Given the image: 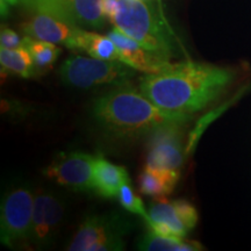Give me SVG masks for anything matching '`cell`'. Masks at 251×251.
I'll return each mask as SVG.
<instances>
[{
  "instance_id": "cell-1",
  "label": "cell",
  "mask_w": 251,
  "mask_h": 251,
  "mask_svg": "<svg viewBox=\"0 0 251 251\" xmlns=\"http://www.w3.org/2000/svg\"><path fill=\"white\" fill-rule=\"evenodd\" d=\"M234 79L231 69L186 61L147 75L140 80V91L161 108L193 114L215 101Z\"/></svg>"
},
{
  "instance_id": "cell-2",
  "label": "cell",
  "mask_w": 251,
  "mask_h": 251,
  "mask_svg": "<svg viewBox=\"0 0 251 251\" xmlns=\"http://www.w3.org/2000/svg\"><path fill=\"white\" fill-rule=\"evenodd\" d=\"M93 119L99 127L115 139H139L159 128L187 124L192 114L161 108L128 85L115 86L94 101Z\"/></svg>"
},
{
  "instance_id": "cell-3",
  "label": "cell",
  "mask_w": 251,
  "mask_h": 251,
  "mask_svg": "<svg viewBox=\"0 0 251 251\" xmlns=\"http://www.w3.org/2000/svg\"><path fill=\"white\" fill-rule=\"evenodd\" d=\"M109 21L122 33L165 61L185 54L161 0H118Z\"/></svg>"
},
{
  "instance_id": "cell-4",
  "label": "cell",
  "mask_w": 251,
  "mask_h": 251,
  "mask_svg": "<svg viewBox=\"0 0 251 251\" xmlns=\"http://www.w3.org/2000/svg\"><path fill=\"white\" fill-rule=\"evenodd\" d=\"M135 69L121 61H105L74 55L59 68V79L65 85L80 90L101 86L128 85Z\"/></svg>"
},
{
  "instance_id": "cell-5",
  "label": "cell",
  "mask_w": 251,
  "mask_h": 251,
  "mask_svg": "<svg viewBox=\"0 0 251 251\" xmlns=\"http://www.w3.org/2000/svg\"><path fill=\"white\" fill-rule=\"evenodd\" d=\"M134 224L118 213L86 216L68 244L70 251H121Z\"/></svg>"
},
{
  "instance_id": "cell-6",
  "label": "cell",
  "mask_w": 251,
  "mask_h": 251,
  "mask_svg": "<svg viewBox=\"0 0 251 251\" xmlns=\"http://www.w3.org/2000/svg\"><path fill=\"white\" fill-rule=\"evenodd\" d=\"M34 197L29 185H13L4 194L0 211V237L8 248L30 246Z\"/></svg>"
},
{
  "instance_id": "cell-7",
  "label": "cell",
  "mask_w": 251,
  "mask_h": 251,
  "mask_svg": "<svg viewBox=\"0 0 251 251\" xmlns=\"http://www.w3.org/2000/svg\"><path fill=\"white\" fill-rule=\"evenodd\" d=\"M96 158L81 151L63 152L52 159L43 175L74 192H93Z\"/></svg>"
},
{
  "instance_id": "cell-8",
  "label": "cell",
  "mask_w": 251,
  "mask_h": 251,
  "mask_svg": "<svg viewBox=\"0 0 251 251\" xmlns=\"http://www.w3.org/2000/svg\"><path fill=\"white\" fill-rule=\"evenodd\" d=\"M67 202L54 191L37 188L34 197L33 224L29 244L37 249L48 247L54 242L64 220Z\"/></svg>"
},
{
  "instance_id": "cell-9",
  "label": "cell",
  "mask_w": 251,
  "mask_h": 251,
  "mask_svg": "<svg viewBox=\"0 0 251 251\" xmlns=\"http://www.w3.org/2000/svg\"><path fill=\"white\" fill-rule=\"evenodd\" d=\"M24 7L51 14L81 28L99 29L106 20L101 0H26Z\"/></svg>"
},
{
  "instance_id": "cell-10",
  "label": "cell",
  "mask_w": 251,
  "mask_h": 251,
  "mask_svg": "<svg viewBox=\"0 0 251 251\" xmlns=\"http://www.w3.org/2000/svg\"><path fill=\"white\" fill-rule=\"evenodd\" d=\"M31 12V15L21 25V29L27 36L59 43L72 50L80 49L81 39L85 33L83 28L51 14L43 12Z\"/></svg>"
},
{
  "instance_id": "cell-11",
  "label": "cell",
  "mask_w": 251,
  "mask_h": 251,
  "mask_svg": "<svg viewBox=\"0 0 251 251\" xmlns=\"http://www.w3.org/2000/svg\"><path fill=\"white\" fill-rule=\"evenodd\" d=\"M186 124H175L159 128L150 135L146 166L179 170L186 156L183 147V127Z\"/></svg>"
},
{
  "instance_id": "cell-12",
  "label": "cell",
  "mask_w": 251,
  "mask_h": 251,
  "mask_svg": "<svg viewBox=\"0 0 251 251\" xmlns=\"http://www.w3.org/2000/svg\"><path fill=\"white\" fill-rule=\"evenodd\" d=\"M108 36L118 47L120 61L129 65L137 71L146 72L147 75H156L168 70L171 67L170 61H165L147 50L139 42L130 39L117 28L108 33Z\"/></svg>"
},
{
  "instance_id": "cell-13",
  "label": "cell",
  "mask_w": 251,
  "mask_h": 251,
  "mask_svg": "<svg viewBox=\"0 0 251 251\" xmlns=\"http://www.w3.org/2000/svg\"><path fill=\"white\" fill-rule=\"evenodd\" d=\"M130 178L126 168L97 156L94 166V192L105 199L117 198L121 186L129 183Z\"/></svg>"
},
{
  "instance_id": "cell-14",
  "label": "cell",
  "mask_w": 251,
  "mask_h": 251,
  "mask_svg": "<svg viewBox=\"0 0 251 251\" xmlns=\"http://www.w3.org/2000/svg\"><path fill=\"white\" fill-rule=\"evenodd\" d=\"M179 178V170L144 166L137 177V186L140 192L146 196L153 198L166 197L174 192Z\"/></svg>"
},
{
  "instance_id": "cell-15",
  "label": "cell",
  "mask_w": 251,
  "mask_h": 251,
  "mask_svg": "<svg viewBox=\"0 0 251 251\" xmlns=\"http://www.w3.org/2000/svg\"><path fill=\"white\" fill-rule=\"evenodd\" d=\"M136 249L142 251H199L203 248L197 241L186 237H165L149 230L136 241Z\"/></svg>"
},
{
  "instance_id": "cell-16",
  "label": "cell",
  "mask_w": 251,
  "mask_h": 251,
  "mask_svg": "<svg viewBox=\"0 0 251 251\" xmlns=\"http://www.w3.org/2000/svg\"><path fill=\"white\" fill-rule=\"evenodd\" d=\"M149 222H159V224L165 225L172 230L176 237L184 238L186 237L188 233L187 228L181 221L177 211H176L174 203L170 200L166 199L165 197L153 198V201L149 203L148 208Z\"/></svg>"
},
{
  "instance_id": "cell-17",
  "label": "cell",
  "mask_w": 251,
  "mask_h": 251,
  "mask_svg": "<svg viewBox=\"0 0 251 251\" xmlns=\"http://www.w3.org/2000/svg\"><path fill=\"white\" fill-rule=\"evenodd\" d=\"M2 71L23 78L37 77L35 63L26 47L17 49L0 48Z\"/></svg>"
},
{
  "instance_id": "cell-18",
  "label": "cell",
  "mask_w": 251,
  "mask_h": 251,
  "mask_svg": "<svg viewBox=\"0 0 251 251\" xmlns=\"http://www.w3.org/2000/svg\"><path fill=\"white\" fill-rule=\"evenodd\" d=\"M24 47H26L33 57L37 76H41L45 72L49 71L55 64V62L57 61L62 51L61 48L56 46V43L37 40L27 35L24 37Z\"/></svg>"
},
{
  "instance_id": "cell-19",
  "label": "cell",
  "mask_w": 251,
  "mask_h": 251,
  "mask_svg": "<svg viewBox=\"0 0 251 251\" xmlns=\"http://www.w3.org/2000/svg\"><path fill=\"white\" fill-rule=\"evenodd\" d=\"M89 54L91 57L105 59V61H120L118 47L109 36L100 35L93 31L84 33L80 42V49Z\"/></svg>"
},
{
  "instance_id": "cell-20",
  "label": "cell",
  "mask_w": 251,
  "mask_h": 251,
  "mask_svg": "<svg viewBox=\"0 0 251 251\" xmlns=\"http://www.w3.org/2000/svg\"><path fill=\"white\" fill-rule=\"evenodd\" d=\"M117 198L119 202H120V205L124 207L126 211L133 213V214L140 215L146 222L148 221V211H147L146 207H144L142 199L135 193L134 188L131 187V181L122 185Z\"/></svg>"
},
{
  "instance_id": "cell-21",
  "label": "cell",
  "mask_w": 251,
  "mask_h": 251,
  "mask_svg": "<svg viewBox=\"0 0 251 251\" xmlns=\"http://www.w3.org/2000/svg\"><path fill=\"white\" fill-rule=\"evenodd\" d=\"M172 203H174L176 211H177L178 215L185 227L187 228L188 231H191L192 229L196 227L198 224V220H199V215H198V212L192 203L188 202L187 200L184 199H176L172 200Z\"/></svg>"
},
{
  "instance_id": "cell-22",
  "label": "cell",
  "mask_w": 251,
  "mask_h": 251,
  "mask_svg": "<svg viewBox=\"0 0 251 251\" xmlns=\"http://www.w3.org/2000/svg\"><path fill=\"white\" fill-rule=\"evenodd\" d=\"M0 45L2 48L7 49H17L24 47V37L19 36L13 29L8 27H1L0 31Z\"/></svg>"
},
{
  "instance_id": "cell-23",
  "label": "cell",
  "mask_w": 251,
  "mask_h": 251,
  "mask_svg": "<svg viewBox=\"0 0 251 251\" xmlns=\"http://www.w3.org/2000/svg\"><path fill=\"white\" fill-rule=\"evenodd\" d=\"M102 1V11L105 13L106 18L111 19L113 14L115 13L118 7V0H101Z\"/></svg>"
},
{
  "instance_id": "cell-24",
  "label": "cell",
  "mask_w": 251,
  "mask_h": 251,
  "mask_svg": "<svg viewBox=\"0 0 251 251\" xmlns=\"http://www.w3.org/2000/svg\"><path fill=\"white\" fill-rule=\"evenodd\" d=\"M1 1V14H7L9 6H24L26 0H0Z\"/></svg>"
}]
</instances>
